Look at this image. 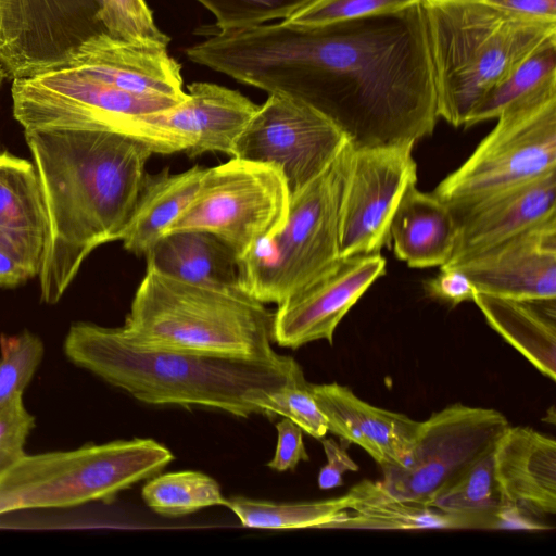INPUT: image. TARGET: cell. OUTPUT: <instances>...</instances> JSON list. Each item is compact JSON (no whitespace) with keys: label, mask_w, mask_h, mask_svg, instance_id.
I'll return each mask as SVG.
<instances>
[{"label":"cell","mask_w":556,"mask_h":556,"mask_svg":"<svg viewBox=\"0 0 556 556\" xmlns=\"http://www.w3.org/2000/svg\"><path fill=\"white\" fill-rule=\"evenodd\" d=\"M199 65L313 106L356 147L416 142L438 123L421 1L316 27L218 30L186 49Z\"/></svg>","instance_id":"1"},{"label":"cell","mask_w":556,"mask_h":556,"mask_svg":"<svg viewBox=\"0 0 556 556\" xmlns=\"http://www.w3.org/2000/svg\"><path fill=\"white\" fill-rule=\"evenodd\" d=\"M24 134L48 215L38 275L41 300L55 304L89 254L121 239L153 152L112 131L31 129Z\"/></svg>","instance_id":"2"},{"label":"cell","mask_w":556,"mask_h":556,"mask_svg":"<svg viewBox=\"0 0 556 556\" xmlns=\"http://www.w3.org/2000/svg\"><path fill=\"white\" fill-rule=\"evenodd\" d=\"M75 365L138 401L153 405H199L248 418L263 415L265 394L304 376L291 356L243 358L141 345L123 328L75 323L64 341Z\"/></svg>","instance_id":"3"},{"label":"cell","mask_w":556,"mask_h":556,"mask_svg":"<svg viewBox=\"0 0 556 556\" xmlns=\"http://www.w3.org/2000/svg\"><path fill=\"white\" fill-rule=\"evenodd\" d=\"M439 117L454 127L510 70L556 35V23L521 17L483 0H421Z\"/></svg>","instance_id":"4"},{"label":"cell","mask_w":556,"mask_h":556,"mask_svg":"<svg viewBox=\"0 0 556 556\" xmlns=\"http://www.w3.org/2000/svg\"><path fill=\"white\" fill-rule=\"evenodd\" d=\"M274 313L242 291L182 282L147 268L122 327L135 343L267 358Z\"/></svg>","instance_id":"5"},{"label":"cell","mask_w":556,"mask_h":556,"mask_svg":"<svg viewBox=\"0 0 556 556\" xmlns=\"http://www.w3.org/2000/svg\"><path fill=\"white\" fill-rule=\"evenodd\" d=\"M173 459L165 445L142 438L25 454L0 472V516L108 502L132 484L159 475Z\"/></svg>","instance_id":"6"},{"label":"cell","mask_w":556,"mask_h":556,"mask_svg":"<svg viewBox=\"0 0 556 556\" xmlns=\"http://www.w3.org/2000/svg\"><path fill=\"white\" fill-rule=\"evenodd\" d=\"M349 142L319 176L290 197L283 226L238 257L240 288L252 299L278 305L340 261L339 213Z\"/></svg>","instance_id":"7"},{"label":"cell","mask_w":556,"mask_h":556,"mask_svg":"<svg viewBox=\"0 0 556 556\" xmlns=\"http://www.w3.org/2000/svg\"><path fill=\"white\" fill-rule=\"evenodd\" d=\"M471 155L433 190L452 208L556 170V84L507 106Z\"/></svg>","instance_id":"8"},{"label":"cell","mask_w":556,"mask_h":556,"mask_svg":"<svg viewBox=\"0 0 556 556\" xmlns=\"http://www.w3.org/2000/svg\"><path fill=\"white\" fill-rule=\"evenodd\" d=\"M289 203V189L277 167L231 157L205 168L194 199L166 233L207 231L239 257L255 241L283 226Z\"/></svg>","instance_id":"9"},{"label":"cell","mask_w":556,"mask_h":556,"mask_svg":"<svg viewBox=\"0 0 556 556\" xmlns=\"http://www.w3.org/2000/svg\"><path fill=\"white\" fill-rule=\"evenodd\" d=\"M509 426L493 408L456 403L421 421L414 447L402 466H386L382 490L394 498L430 506L478 460L492 452Z\"/></svg>","instance_id":"10"},{"label":"cell","mask_w":556,"mask_h":556,"mask_svg":"<svg viewBox=\"0 0 556 556\" xmlns=\"http://www.w3.org/2000/svg\"><path fill=\"white\" fill-rule=\"evenodd\" d=\"M13 115L24 130L121 131L130 116L181 100L136 96L63 66L12 84Z\"/></svg>","instance_id":"11"},{"label":"cell","mask_w":556,"mask_h":556,"mask_svg":"<svg viewBox=\"0 0 556 556\" xmlns=\"http://www.w3.org/2000/svg\"><path fill=\"white\" fill-rule=\"evenodd\" d=\"M348 142L344 132L319 111L274 92L237 138L231 157L274 165L291 197L319 176Z\"/></svg>","instance_id":"12"},{"label":"cell","mask_w":556,"mask_h":556,"mask_svg":"<svg viewBox=\"0 0 556 556\" xmlns=\"http://www.w3.org/2000/svg\"><path fill=\"white\" fill-rule=\"evenodd\" d=\"M414 142L356 147L349 142L339 213L340 257L381 253L405 191L417 182Z\"/></svg>","instance_id":"13"},{"label":"cell","mask_w":556,"mask_h":556,"mask_svg":"<svg viewBox=\"0 0 556 556\" xmlns=\"http://www.w3.org/2000/svg\"><path fill=\"white\" fill-rule=\"evenodd\" d=\"M100 0H0V67L16 79L64 66L105 33Z\"/></svg>","instance_id":"14"},{"label":"cell","mask_w":556,"mask_h":556,"mask_svg":"<svg viewBox=\"0 0 556 556\" xmlns=\"http://www.w3.org/2000/svg\"><path fill=\"white\" fill-rule=\"evenodd\" d=\"M258 105L237 90L198 81L184 100L166 109L130 116L121 134L146 144L153 153L205 152L230 155L233 144Z\"/></svg>","instance_id":"15"},{"label":"cell","mask_w":556,"mask_h":556,"mask_svg":"<svg viewBox=\"0 0 556 556\" xmlns=\"http://www.w3.org/2000/svg\"><path fill=\"white\" fill-rule=\"evenodd\" d=\"M386 266L381 253L341 257L327 273L277 305L274 342L293 350L317 340L332 344L342 318L384 275Z\"/></svg>","instance_id":"16"},{"label":"cell","mask_w":556,"mask_h":556,"mask_svg":"<svg viewBox=\"0 0 556 556\" xmlns=\"http://www.w3.org/2000/svg\"><path fill=\"white\" fill-rule=\"evenodd\" d=\"M441 267L460 269L478 292L517 300H554L556 215Z\"/></svg>","instance_id":"17"},{"label":"cell","mask_w":556,"mask_h":556,"mask_svg":"<svg viewBox=\"0 0 556 556\" xmlns=\"http://www.w3.org/2000/svg\"><path fill=\"white\" fill-rule=\"evenodd\" d=\"M168 45L102 33L84 42L64 66L136 96L184 100L181 65Z\"/></svg>","instance_id":"18"},{"label":"cell","mask_w":556,"mask_h":556,"mask_svg":"<svg viewBox=\"0 0 556 556\" xmlns=\"http://www.w3.org/2000/svg\"><path fill=\"white\" fill-rule=\"evenodd\" d=\"M458 233L454 263L502 242L556 215V170L492 194L471 205L452 208ZM444 266V265H443Z\"/></svg>","instance_id":"19"},{"label":"cell","mask_w":556,"mask_h":556,"mask_svg":"<svg viewBox=\"0 0 556 556\" xmlns=\"http://www.w3.org/2000/svg\"><path fill=\"white\" fill-rule=\"evenodd\" d=\"M328 431L364 448L381 467L402 466L421 429V421L374 406L337 382L313 384Z\"/></svg>","instance_id":"20"},{"label":"cell","mask_w":556,"mask_h":556,"mask_svg":"<svg viewBox=\"0 0 556 556\" xmlns=\"http://www.w3.org/2000/svg\"><path fill=\"white\" fill-rule=\"evenodd\" d=\"M505 508L538 520L556 514V441L530 427L508 426L493 450Z\"/></svg>","instance_id":"21"},{"label":"cell","mask_w":556,"mask_h":556,"mask_svg":"<svg viewBox=\"0 0 556 556\" xmlns=\"http://www.w3.org/2000/svg\"><path fill=\"white\" fill-rule=\"evenodd\" d=\"M457 233L450 206L416 185L403 194L390 225L395 256L413 268L445 265L453 255Z\"/></svg>","instance_id":"22"},{"label":"cell","mask_w":556,"mask_h":556,"mask_svg":"<svg viewBox=\"0 0 556 556\" xmlns=\"http://www.w3.org/2000/svg\"><path fill=\"white\" fill-rule=\"evenodd\" d=\"M144 256L147 268L166 277L201 287L242 291L237 254L207 231L168 232Z\"/></svg>","instance_id":"23"},{"label":"cell","mask_w":556,"mask_h":556,"mask_svg":"<svg viewBox=\"0 0 556 556\" xmlns=\"http://www.w3.org/2000/svg\"><path fill=\"white\" fill-rule=\"evenodd\" d=\"M0 233L39 275L48 237L42 187L35 165L9 152L0 153Z\"/></svg>","instance_id":"24"},{"label":"cell","mask_w":556,"mask_h":556,"mask_svg":"<svg viewBox=\"0 0 556 556\" xmlns=\"http://www.w3.org/2000/svg\"><path fill=\"white\" fill-rule=\"evenodd\" d=\"M555 300H517L475 292L489 326L552 381L556 379Z\"/></svg>","instance_id":"25"},{"label":"cell","mask_w":556,"mask_h":556,"mask_svg":"<svg viewBox=\"0 0 556 556\" xmlns=\"http://www.w3.org/2000/svg\"><path fill=\"white\" fill-rule=\"evenodd\" d=\"M205 168L170 174L168 169L147 175L132 215L121 241L124 248L136 254L146 253L168 231L194 199Z\"/></svg>","instance_id":"26"},{"label":"cell","mask_w":556,"mask_h":556,"mask_svg":"<svg viewBox=\"0 0 556 556\" xmlns=\"http://www.w3.org/2000/svg\"><path fill=\"white\" fill-rule=\"evenodd\" d=\"M349 492L353 495L354 503L334 529H471L465 518L433 506L394 498L386 493L378 482L363 480Z\"/></svg>","instance_id":"27"},{"label":"cell","mask_w":556,"mask_h":556,"mask_svg":"<svg viewBox=\"0 0 556 556\" xmlns=\"http://www.w3.org/2000/svg\"><path fill=\"white\" fill-rule=\"evenodd\" d=\"M354 503L353 495L314 502L275 503L245 498L227 500L228 507L248 528L295 530L306 528L334 529Z\"/></svg>","instance_id":"28"},{"label":"cell","mask_w":556,"mask_h":556,"mask_svg":"<svg viewBox=\"0 0 556 556\" xmlns=\"http://www.w3.org/2000/svg\"><path fill=\"white\" fill-rule=\"evenodd\" d=\"M430 506L465 518L471 529H501V515L506 508L495 479L493 451L441 492Z\"/></svg>","instance_id":"29"},{"label":"cell","mask_w":556,"mask_h":556,"mask_svg":"<svg viewBox=\"0 0 556 556\" xmlns=\"http://www.w3.org/2000/svg\"><path fill=\"white\" fill-rule=\"evenodd\" d=\"M556 84V35L510 70L480 100L465 127L496 118L507 106Z\"/></svg>","instance_id":"30"},{"label":"cell","mask_w":556,"mask_h":556,"mask_svg":"<svg viewBox=\"0 0 556 556\" xmlns=\"http://www.w3.org/2000/svg\"><path fill=\"white\" fill-rule=\"evenodd\" d=\"M141 493L146 504L165 517H180L204 507L227 504L215 479L191 470L156 475L144 484Z\"/></svg>","instance_id":"31"},{"label":"cell","mask_w":556,"mask_h":556,"mask_svg":"<svg viewBox=\"0 0 556 556\" xmlns=\"http://www.w3.org/2000/svg\"><path fill=\"white\" fill-rule=\"evenodd\" d=\"M43 343L30 331L0 337V409L23 394L43 357Z\"/></svg>","instance_id":"32"},{"label":"cell","mask_w":556,"mask_h":556,"mask_svg":"<svg viewBox=\"0 0 556 556\" xmlns=\"http://www.w3.org/2000/svg\"><path fill=\"white\" fill-rule=\"evenodd\" d=\"M216 20L218 30L283 21L316 0H197Z\"/></svg>","instance_id":"33"},{"label":"cell","mask_w":556,"mask_h":556,"mask_svg":"<svg viewBox=\"0 0 556 556\" xmlns=\"http://www.w3.org/2000/svg\"><path fill=\"white\" fill-rule=\"evenodd\" d=\"M257 405L263 415L288 418L315 439H323L328 432L326 417L305 377L265 394Z\"/></svg>","instance_id":"34"},{"label":"cell","mask_w":556,"mask_h":556,"mask_svg":"<svg viewBox=\"0 0 556 556\" xmlns=\"http://www.w3.org/2000/svg\"><path fill=\"white\" fill-rule=\"evenodd\" d=\"M99 21L104 31L116 39L170 41L157 27L146 0H100Z\"/></svg>","instance_id":"35"},{"label":"cell","mask_w":556,"mask_h":556,"mask_svg":"<svg viewBox=\"0 0 556 556\" xmlns=\"http://www.w3.org/2000/svg\"><path fill=\"white\" fill-rule=\"evenodd\" d=\"M421 0H316L283 22L316 27L367 15L397 12Z\"/></svg>","instance_id":"36"},{"label":"cell","mask_w":556,"mask_h":556,"mask_svg":"<svg viewBox=\"0 0 556 556\" xmlns=\"http://www.w3.org/2000/svg\"><path fill=\"white\" fill-rule=\"evenodd\" d=\"M35 422L22 394L15 395L0 409V472L25 455L24 445Z\"/></svg>","instance_id":"37"},{"label":"cell","mask_w":556,"mask_h":556,"mask_svg":"<svg viewBox=\"0 0 556 556\" xmlns=\"http://www.w3.org/2000/svg\"><path fill=\"white\" fill-rule=\"evenodd\" d=\"M277 447L267 467L282 472L293 470L300 462L309 460L303 442V430L288 418H282L277 425Z\"/></svg>","instance_id":"38"},{"label":"cell","mask_w":556,"mask_h":556,"mask_svg":"<svg viewBox=\"0 0 556 556\" xmlns=\"http://www.w3.org/2000/svg\"><path fill=\"white\" fill-rule=\"evenodd\" d=\"M425 293L432 299L456 306L472 301L476 288L470 279L458 268L441 267L440 273L424 281Z\"/></svg>","instance_id":"39"},{"label":"cell","mask_w":556,"mask_h":556,"mask_svg":"<svg viewBox=\"0 0 556 556\" xmlns=\"http://www.w3.org/2000/svg\"><path fill=\"white\" fill-rule=\"evenodd\" d=\"M327 464L318 473V486L321 490H330L343 484L345 472H355L358 465L350 457L346 451L332 439L321 441Z\"/></svg>","instance_id":"40"},{"label":"cell","mask_w":556,"mask_h":556,"mask_svg":"<svg viewBox=\"0 0 556 556\" xmlns=\"http://www.w3.org/2000/svg\"><path fill=\"white\" fill-rule=\"evenodd\" d=\"M35 276L38 273L23 253L0 233V286L15 287Z\"/></svg>","instance_id":"41"},{"label":"cell","mask_w":556,"mask_h":556,"mask_svg":"<svg viewBox=\"0 0 556 556\" xmlns=\"http://www.w3.org/2000/svg\"><path fill=\"white\" fill-rule=\"evenodd\" d=\"M515 15L556 23V0H483Z\"/></svg>","instance_id":"42"},{"label":"cell","mask_w":556,"mask_h":556,"mask_svg":"<svg viewBox=\"0 0 556 556\" xmlns=\"http://www.w3.org/2000/svg\"><path fill=\"white\" fill-rule=\"evenodd\" d=\"M4 78H5L4 74L2 72V68L0 67V88H1V85H2V81H3Z\"/></svg>","instance_id":"43"}]
</instances>
